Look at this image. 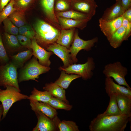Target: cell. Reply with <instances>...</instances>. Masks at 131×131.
<instances>
[{
	"mask_svg": "<svg viewBox=\"0 0 131 131\" xmlns=\"http://www.w3.org/2000/svg\"><path fill=\"white\" fill-rule=\"evenodd\" d=\"M131 118L121 114L116 116L98 114L91 122L90 131H124Z\"/></svg>",
	"mask_w": 131,
	"mask_h": 131,
	"instance_id": "cell-1",
	"label": "cell"
},
{
	"mask_svg": "<svg viewBox=\"0 0 131 131\" xmlns=\"http://www.w3.org/2000/svg\"><path fill=\"white\" fill-rule=\"evenodd\" d=\"M33 27L37 42L46 50L50 45L56 43L60 33V30L40 19L35 21Z\"/></svg>",
	"mask_w": 131,
	"mask_h": 131,
	"instance_id": "cell-2",
	"label": "cell"
},
{
	"mask_svg": "<svg viewBox=\"0 0 131 131\" xmlns=\"http://www.w3.org/2000/svg\"><path fill=\"white\" fill-rule=\"evenodd\" d=\"M37 59L33 56L20 68L18 74L19 83L31 80L38 82L36 79L39 78V76L46 73L50 70L49 67L41 65Z\"/></svg>",
	"mask_w": 131,
	"mask_h": 131,
	"instance_id": "cell-3",
	"label": "cell"
},
{
	"mask_svg": "<svg viewBox=\"0 0 131 131\" xmlns=\"http://www.w3.org/2000/svg\"><path fill=\"white\" fill-rule=\"evenodd\" d=\"M15 87L7 85L4 90H0V101L3 108L2 120L6 116L11 106L15 102L28 99L29 96L20 93Z\"/></svg>",
	"mask_w": 131,
	"mask_h": 131,
	"instance_id": "cell-4",
	"label": "cell"
},
{
	"mask_svg": "<svg viewBox=\"0 0 131 131\" xmlns=\"http://www.w3.org/2000/svg\"><path fill=\"white\" fill-rule=\"evenodd\" d=\"M103 72L106 77L112 78L118 84L131 88L125 78L128 73L127 69L120 62L118 61L106 65Z\"/></svg>",
	"mask_w": 131,
	"mask_h": 131,
	"instance_id": "cell-5",
	"label": "cell"
},
{
	"mask_svg": "<svg viewBox=\"0 0 131 131\" xmlns=\"http://www.w3.org/2000/svg\"><path fill=\"white\" fill-rule=\"evenodd\" d=\"M17 68L10 61L0 65V86L6 88L7 85L13 86L21 92L18 81Z\"/></svg>",
	"mask_w": 131,
	"mask_h": 131,
	"instance_id": "cell-6",
	"label": "cell"
},
{
	"mask_svg": "<svg viewBox=\"0 0 131 131\" xmlns=\"http://www.w3.org/2000/svg\"><path fill=\"white\" fill-rule=\"evenodd\" d=\"M95 68V63L93 58L88 57L87 62L83 64H73L64 68L60 66V70L65 71L68 74H73L81 76L84 80L91 78L93 75V71Z\"/></svg>",
	"mask_w": 131,
	"mask_h": 131,
	"instance_id": "cell-7",
	"label": "cell"
},
{
	"mask_svg": "<svg viewBox=\"0 0 131 131\" xmlns=\"http://www.w3.org/2000/svg\"><path fill=\"white\" fill-rule=\"evenodd\" d=\"M98 40L97 37H95L90 40H84L79 36L78 30H75L74 41L69 49L73 63L75 64L77 62L76 57L80 51L84 50L88 51L91 50L95 44L97 42Z\"/></svg>",
	"mask_w": 131,
	"mask_h": 131,
	"instance_id": "cell-8",
	"label": "cell"
},
{
	"mask_svg": "<svg viewBox=\"0 0 131 131\" xmlns=\"http://www.w3.org/2000/svg\"><path fill=\"white\" fill-rule=\"evenodd\" d=\"M34 111L37 117L38 122L33 131H54L58 130L57 125L60 120L57 116L51 119L39 111Z\"/></svg>",
	"mask_w": 131,
	"mask_h": 131,
	"instance_id": "cell-9",
	"label": "cell"
},
{
	"mask_svg": "<svg viewBox=\"0 0 131 131\" xmlns=\"http://www.w3.org/2000/svg\"><path fill=\"white\" fill-rule=\"evenodd\" d=\"M72 9L88 16L90 19L95 15L98 5L95 0H71Z\"/></svg>",
	"mask_w": 131,
	"mask_h": 131,
	"instance_id": "cell-10",
	"label": "cell"
},
{
	"mask_svg": "<svg viewBox=\"0 0 131 131\" xmlns=\"http://www.w3.org/2000/svg\"><path fill=\"white\" fill-rule=\"evenodd\" d=\"M2 40L5 48L9 56L28 49L21 45L16 36L5 32L2 34Z\"/></svg>",
	"mask_w": 131,
	"mask_h": 131,
	"instance_id": "cell-11",
	"label": "cell"
},
{
	"mask_svg": "<svg viewBox=\"0 0 131 131\" xmlns=\"http://www.w3.org/2000/svg\"><path fill=\"white\" fill-rule=\"evenodd\" d=\"M123 19V17L121 16L110 20H106L101 18L99 19V25L100 30L108 40L121 26Z\"/></svg>",
	"mask_w": 131,
	"mask_h": 131,
	"instance_id": "cell-12",
	"label": "cell"
},
{
	"mask_svg": "<svg viewBox=\"0 0 131 131\" xmlns=\"http://www.w3.org/2000/svg\"><path fill=\"white\" fill-rule=\"evenodd\" d=\"M31 47L33 56L38 60L39 63L43 66L49 67L51 62L49 58L53 53L47 51L39 45L35 38L31 40Z\"/></svg>",
	"mask_w": 131,
	"mask_h": 131,
	"instance_id": "cell-13",
	"label": "cell"
},
{
	"mask_svg": "<svg viewBox=\"0 0 131 131\" xmlns=\"http://www.w3.org/2000/svg\"><path fill=\"white\" fill-rule=\"evenodd\" d=\"M46 50L52 52L61 59L63 68L67 67L74 63L69 49L64 46L55 43L49 46Z\"/></svg>",
	"mask_w": 131,
	"mask_h": 131,
	"instance_id": "cell-14",
	"label": "cell"
},
{
	"mask_svg": "<svg viewBox=\"0 0 131 131\" xmlns=\"http://www.w3.org/2000/svg\"><path fill=\"white\" fill-rule=\"evenodd\" d=\"M55 0H40V3L47 19L50 24L61 30L54 10Z\"/></svg>",
	"mask_w": 131,
	"mask_h": 131,
	"instance_id": "cell-15",
	"label": "cell"
},
{
	"mask_svg": "<svg viewBox=\"0 0 131 131\" xmlns=\"http://www.w3.org/2000/svg\"><path fill=\"white\" fill-rule=\"evenodd\" d=\"M105 89L109 96L112 94H120L131 98V88L115 83L111 77H106L105 80Z\"/></svg>",
	"mask_w": 131,
	"mask_h": 131,
	"instance_id": "cell-16",
	"label": "cell"
},
{
	"mask_svg": "<svg viewBox=\"0 0 131 131\" xmlns=\"http://www.w3.org/2000/svg\"><path fill=\"white\" fill-rule=\"evenodd\" d=\"M30 105L33 111H39L51 119L57 116L56 110L47 103L29 100Z\"/></svg>",
	"mask_w": 131,
	"mask_h": 131,
	"instance_id": "cell-17",
	"label": "cell"
},
{
	"mask_svg": "<svg viewBox=\"0 0 131 131\" xmlns=\"http://www.w3.org/2000/svg\"><path fill=\"white\" fill-rule=\"evenodd\" d=\"M33 56L32 50L27 49L9 57L10 61L18 69L23 67Z\"/></svg>",
	"mask_w": 131,
	"mask_h": 131,
	"instance_id": "cell-18",
	"label": "cell"
},
{
	"mask_svg": "<svg viewBox=\"0 0 131 131\" xmlns=\"http://www.w3.org/2000/svg\"><path fill=\"white\" fill-rule=\"evenodd\" d=\"M61 29H67L77 28L82 30L86 26L90 20H75L62 17H57Z\"/></svg>",
	"mask_w": 131,
	"mask_h": 131,
	"instance_id": "cell-19",
	"label": "cell"
},
{
	"mask_svg": "<svg viewBox=\"0 0 131 131\" xmlns=\"http://www.w3.org/2000/svg\"><path fill=\"white\" fill-rule=\"evenodd\" d=\"M125 10L120 2L116 0L115 3L105 11L101 18L107 21L114 19L122 16Z\"/></svg>",
	"mask_w": 131,
	"mask_h": 131,
	"instance_id": "cell-20",
	"label": "cell"
},
{
	"mask_svg": "<svg viewBox=\"0 0 131 131\" xmlns=\"http://www.w3.org/2000/svg\"><path fill=\"white\" fill-rule=\"evenodd\" d=\"M44 90L49 92L53 97L60 99L66 103L69 104L66 99L65 89L60 87L54 82L46 83L43 87Z\"/></svg>",
	"mask_w": 131,
	"mask_h": 131,
	"instance_id": "cell-21",
	"label": "cell"
},
{
	"mask_svg": "<svg viewBox=\"0 0 131 131\" xmlns=\"http://www.w3.org/2000/svg\"><path fill=\"white\" fill-rule=\"evenodd\" d=\"M76 28L61 29L60 36L56 43L70 48L74 41Z\"/></svg>",
	"mask_w": 131,
	"mask_h": 131,
	"instance_id": "cell-22",
	"label": "cell"
},
{
	"mask_svg": "<svg viewBox=\"0 0 131 131\" xmlns=\"http://www.w3.org/2000/svg\"><path fill=\"white\" fill-rule=\"evenodd\" d=\"M118 108L122 114L131 117V98L120 94H116Z\"/></svg>",
	"mask_w": 131,
	"mask_h": 131,
	"instance_id": "cell-23",
	"label": "cell"
},
{
	"mask_svg": "<svg viewBox=\"0 0 131 131\" xmlns=\"http://www.w3.org/2000/svg\"><path fill=\"white\" fill-rule=\"evenodd\" d=\"M80 76L75 74H68L62 70L59 77L54 83L64 89H67L71 82L74 80L79 78Z\"/></svg>",
	"mask_w": 131,
	"mask_h": 131,
	"instance_id": "cell-24",
	"label": "cell"
},
{
	"mask_svg": "<svg viewBox=\"0 0 131 131\" xmlns=\"http://www.w3.org/2000/svg\"><path fill=\"white\" fill-rule=\"evenodd\" d=\"M55 13L57 17L77 20L91 19L86 15L73 9L64 12L55 11Z\"/></svg>",
	"mask_w": 131,
	"mask_h": 131,
	"instance_id": "cell-25",
	"label": "cell"
},
{
	"mask_svg": "<svg viewBox=\"0 0 131 131\" xmlns=\"http://www.w3.org/2000/svg\"><path fill=\"white\" fill-rule=\"evenodd\" d=\"M52 97L48 91H40L34 87L31 94L29 96L28 99L47 103Z\"/></svg>",
	"mask_w": 131,
	"mask_h": 131,
	"instance_id": "cell-26",
	"label": "cell"
},
{
	"mask_svg": "<svg viewBox=\"0 0 131 131\" xmlns=\"http://www.w3.org/2000/svg\"><path fill=\"white\" fill-rule=\"evenodd\" d=\"M125 33V29L122 25L108 40L111 46L115 49L119 47L124 41Z\"/></svg>",
	"mask_w": 131,
	"mask_h": 131,
	"instance_id": "cell-27",
	"label": "cell"
},
{
	"mask_svg": "<svg viewBox=\"0 0 131 131\" xmlns=\"http://www.w3.org/2000/svg\"><path fill=\"white\" fill-rule=\"evenodd\" d=\"M110 100L108 106L103 113L106 115L116 116L122 114L118 108L117 104L116 94H112L109 96Z\"/></svg>",
	"mask_w": 131,
	"mask_h": 131,
	"instance_id": "cell-28",
	"label": "cell"
},
{
	"mask_svg": "<svg viewBox=\"0 0 131 131\" xmlns=\"http://www.w3.org/2000/svg\"><path fill=\"white\" fill-rule=\"evenodd\" d=\"M13 24L17 27H20L27 24L25 12L16 10L8 17Z\"/></svg>",
	"mask_w": 131,
	"mask_h": 131,
	"instance_id": "cell-29",
	"label": "cell"
},
{
	"mask_svg": "<svg viewBox=\"0 0 131 131\" xmlns=\"http://www.w3.org/2000/svg\"><path fill=\"white\" fill-rule=\"evenodd\" d=\"M47 103L56 109H62L70 111L72 108V105L53 97L51 98Z\"/></svg>",
	"mask_w": 131,
	"mask_h": 131,
	"instance_id": "cell-30",
	"label": "cell"
},
{
	"mask_svg": "<svg viewBox=\"0 0 131 131\" xmlns=\"http://www.w3.org/2000/svg\"><path fill=\"white\" fill-rule=\"evenodd\" d=\"M59 131H79L78 126L76 123L72 121H60L57 125Z\"/></svg>",
	"mask_w": 131,
	"mask_h": 131,
	"instance_id": "cell-31",
	"label": "cell"
},
{
	"mask_svg": "<svg viewBox=\"0 0 131 131\" xmlns=\"http://www.w3.org/2000/svg\"><path fill=\"white\" fill-rule=\"evenodd\" d=\"M37 0H14V7L17 10L25 12L33 6Z\"/></svg>",
	"mask_w": 131,
	"mask_h": 131,
	"instance_id": "cell-32",
	"label": "cell"
},
{
	"mask_svg": "<svg viewBox=\"0 0 131 131\" xmlns=\"http://www.w3.org/2000/svg\"><path fill=\"white\" fill-rule=\"evenodd\" d=\"M71 9V0H55V11L64 12Z\"/></svg>",
	"mask_w": 131,
	"mask_h": 131,
	"instance_id": "cell-33",
	"label": "cell"
},
{
	"mask_svg": "<svg viewBox=\"0 0 131 131\" xmlns=\"http://www.w3.org/2000/svg\"><path fill=\"white\" fill-rule=\"evenodd\" d=\"M14 0H11L8 5L0 12V25L5 19L14 11L17 10L14 7Z\"/></svg>",
	"mask_w": 131,
	"mask_h": 131,
	"instance_id": "cell-34",
	"label": "cell"
},
{
	"mask_svg": "<svg viewBox=\"0 0 131 131\" xmlns=\"http://www.w3.org/2000/svg\"><path fill=\"white\" fill-rule=\"evenodd\" d=\"M5 32L10 34L16 36L19 34V28L16 26L8 17L3 22Z\"/></svg>",
	"mask_w": 131,
	"mask_h": 131,
	"instance_id": "cell-35",
	"label": "cell"
},
{
	"mask_svg": "<svg viewBox=\"0 0 131 131\" xmlns=\"http://www.w3.org/2000/svg\"><path fill=\"white\" fill-rule=\"evenodd\" d=\"M18 34L25 36L32 40L34 38L35 32L31 26L27 23L19 27Z\"/></svg>",
	"mask_w": 131,
	"mask_h": 131,
	"instance_id": "cell-36",
	"label": "cell"
},
{
	"mask_svg": "<svg viewBox=\"0 0 131 131\" xmlns=\"http://www.w3.org/2000/svg\"><path fill=\"white\" fill-rule=\"evenodd\" d=\"M10 61L9 57L5 48L2 40V34L0 31V65H5Z\"/></svg>",
	"mask_w": 131,
	"mask_h": 131,
	"instance_id": "cell-37",
	"label": "cell"
},
{
	"mask_svg": "<svg viewBox=\"0 0 131 131\" xmlns=\"http://www.w3.org/2000/svg\"><path fill=\"white\" fill-rule=\"evenodd\" d=\"M16 36L21 45L28 49L32 50L31 40L30 39L19 34Z\"/></svg>",
	"mask_w": 131,
	"mask_h": 131,
	"instance_id": "cell-38",
	"label": "cell"
},
{
	"mask_svg": "<svg viewBox=\"0 0 131 131\" xmlns=\"http://www.w3.org/2000/svg\"><path fill=\"white\" fill-rule=\"evenodd\" d=\"M122 25L124 28L125 30L124 41H126L128 40L131 34V22L123 18Z\"/></svg>",
	"mask_w": 131,
	"mask_h": 131,
	"instance_id": "cell-39",
	"label": "cell"
},
{
	"mask_svg": "<svg viewBox=\"0 0 131 131\" xmlns=\"http://www.w3.org/2000/svg\"><path fill=\"white\" fill-rule=\"evenodd\" d=\"M122 16L123 18L131 22V7L125 10Z\"/></svg>",
	"mask_w": 131,
	"mask_h": 131,
	"instance_id": "cell-40",
	"label": "cell"
},
{
	"mask_svg": "<svg viewBox=\"0 0 131 131\" xmlns=\"http://www.w3.org/2000/svg\"><path fill=\"white\" fill-rule=\"evenodd\" d=\"M119 1L122 6L125 10L131 7V0H116Z\"/></svg>",
	"mask_w": 131,
	"mask_h": 131,
	"instance_id": "cell-41",
	"label": "cell"
},
{
	"mask_svg": "<svg viewBox=\"0 0 131 131\" xmlns=\"http://www.w3.org/2000/svg\"><path fill=\"white\" fill-rule=\"evenodd\" d=\"M11 0H0V12L8 5Z\"/></svg>",
	"mask_w": 131,
	"mask_h": 131,
	"instance_id": "cell-42",
	"label": "cell"
},
{
	"mask_svg": "<svg viewBox=\"0 0 131 131\" xmlns=\"http://www.w3.org/2000/svg\"><path fill=\"white\" fill-rule=\"evenodd\" d=\"M3 112V108L2 104L0 106V122L1 120V117L2 115Z\"/></svg>",
	"mask_w": 131,
	"mask_h": 131,
	"instance_id": "cell-43",
	"label": "cell"
},
{
	"mask_svg": "<svg viewBox=\"0 0 131 131\" xmlns=\"http://www.w3.org/2000/svg\"><path fill=\"white\" fill-rule=\"evenodd\" d=\"M1 90L0 88V90Z\"/></svg>",
	"mask_w": 131,
	"mask_h": 131,
	"instance_id": "cell-44",
	"label": "cell"
},
{
	"mask_svg": "<svg viewBox=\"0 0 131 131\" xmlns=\"http://www.w3.org/2000/svg\"></svg>",
	"mask_w": 131,
	"mask_h": 131,
	"instance_id": "cell-45",
	"label": "cell"
},
{
	"mask_svg": "<svg viewBox=\"0 0 131 131\" xmlns=\"http://www.w3.org/2000/svg\"><path fill=\"white\" fill-rule=\"evenodd\" d=\"M1 105L0 104V106Z\"/></svg>",
	"mask_w": 131,
	"mask_h": 131,
	"instance_id": "cell-46",
	"label": "cell"
}]
</instances>
